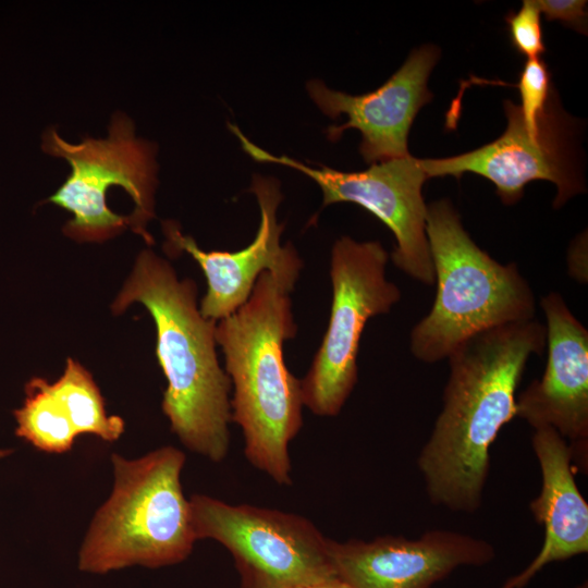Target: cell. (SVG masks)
Wrapping results in <instances>:
<instances>
[{
  "mask_svg": "<svg viewBox=\"0 0 588 588\" xmlns=\"http://www.w3.org/2000/svg\"><path fill=\"white\" fill-rule=\"evenodd\" d=\"M544 346L546 327L532 319L481 332L448 357L442 408L417 457L431 504L468 514L480 509L491 445L516 417L528 358Z\"/></svg>",
  "mask_w": 588,
  "mask_h": 588,
  "instance_id": "obj_1",
  "label": "cell"
},
{
  "mask_svg": "<svg viewBox=\"0 0 588 588\" xmlns=\"http://www.w3.org/2000/svg\"><path fill=\"white\" fill-rule=\"evenodd\" d=\"M291 245L282 260L258 277L250 296L216 326V342L234 387L231 421L245 440L249 463L280 485L291 483L289 444L303 426L301 380L287 369L283 345L296 324L291 293L302 269Z\"/></svg>",
  "mask_w": 588,
  "mask_h": 588,
  "instance_id": "obj_2",
  "label": "cell"
},
{
  "mask_svg": "<svg viewBox=\"0 0 588 588\" xmlns=\"http://www.w3.org/2000/svg\"><path fill=\"white\" fill-rule=\"evenodd\" d=\"M196 294L192 280L180 281L168 261L146 249L112 310L119 314L136 302L150 313L157 358L168 381L162 411L185 446L220 462L230 443L231 380L217 357L216 321L200 314Z\"/></svg>",
  "mask_w": 588,
  "mask_h": 588,
  "instance_id": "obj_3",
  "label": "cell"
},
{
  "mask_svg": "<svg viewBox=\"0 0 588 588\" xmlns=\"http://www.w3.org/2000/svg\"><path fill=\"white\" fill-rule=\"evenodd\" d=\"M426 234L437 293L411 332L417 359L440 362L481 332L535 319V295L516 264L502 265L477 246L449 199L427 206Z\"/></svg>",
  "mask_w": 588,
  "mask_h": 588,
  "instance_id": "obj_4",
  "label": "cell"
},
{
  "mask_svg": "<svg viewBox=\"0 0 588 588\" xmlns=\"http://www.w3.org/2000/svg\"><path fill=\"white\" fill-rule=\"evenodd\" d=\"M114 487L97 511L79 551L78 568L106 574L184 561L197 540L181 471L185 455L163 446L137 460L112 454Z\"/></svg>",
  "mask_w": 588,
  "mask_h": 588,
  "instance_id": "obj_5",
  "label": "cell"
},
{
  "mask_svg": "<svg viewBox=\"0 0 588 588\" xmlns=\"http://www.w3.org/2000/svg\"><path fill=\"white\" fill-rule=\"evenodd\" d=\"M42 150L65 159L71 173L50 203L73 213L64 233L82 242H101L126 226L148 244L157 184L155 146L136 137L132 120L118 112L106 138L85 137L71 144L54 127L42 135Z\"/></svg>",
  "mask_w": 588,
  "mask_h": 588,
  "instance_id": "obj_6",
  "label": "cell"
},
{
  "mask_svg": "<svg viewBox=\"0 0 588 588\" xmlns=\"http://www.w3.org/2000/svg\"><path fill=\"white\" fill-rule=\"evenodd\" d=\"M189 505L197 540L213 539L229 550L241 588H307L336 576L329 539L301 515L201 494Z\"/></svg>",
  "mask_w": 588,
  "mask_h": 588,
  "instance_id": "obj_7",
  "label": "cell"
},
{
  "mask_svg": "<svg viewBox=\"0 0 588 588\" xmlns=\"http://www.w3.org/2000/svg\"><path fill=\"white\" fill-rule=\"evenodd\" d=\"M389 256L377 241L338 240L331 253V314L322 342L301 380L303 405L318 416L340 413L358 378L357 355L366 322L401 298L387 280Z\"/></svg>",
  "mask_w": 588,
  "mask_h": 588,
  "instance_id": "obj_8",
  "label": "cell"
},
{
  "mask_svg": "<svg viewBox=\"0 0 588 588\" xmlns=\"http://www.w3.org/2000/svg\"><path fill=\"white\" fill-rule=\"evenodd\" d=\"M229 127L254 160L286 166L314 180L321 188L323 207L354 203L377 217L395 237L396 246L391 255L395 267L422 284H434L426 234L427 205L421 194L428 176L419 159L408 155L370 164L358 172L315 168L289 156H274L250 142L236 125Z\"/></svg>",
  "mask_w": 588,
  "mask_h": 588,
  "instance_id": "obj_9",
  "label": "cell"
},
{
  "mask_svg": "<svg viewBox=\"0 0 588 588\" xmlns=\"http://www.w3.org/2000/svg\"><path fill=\"white\" fill-rule=\"evenodd\" d=\"M504 112L507 126L495 140L457 156L419 159L428 179L445 175L460 179L466 172L479 174L494 184L504 205L517 203L525 186L536 180L556 185L554 208L584 192L571 150L573 126L559 107L556 94L552 91L537 135L527 131L518 105L505 100Z\"/></svg>",
  "mask_w": 588,
  "mask_h": 588,
  "instance_id": "obj_10",
  "label": "cell"
},
{
  "mask_svg": "<svg viewBox=\"0 0 588 588\" xmlns=\"http://www.w3.org/2000/svg\"><path fill=\"white\" fill-rule=\"evenodd\" d=\"M328 550L335 575L352 588H431L460 567H480L495 559L487 540L450 529H431L414 539H329Z\"/></svg>",
  "mask_w": 588,
  "mask_h": 588,
  "instance_id": "obj_11",
  "label": "cell"
},
{
  "mask_svg": "<svg viewBox=\"0 0 588 588\" xmlns=\"http://www.w3.org/2000/svg\"><path fill=\"white\" fill-rule=\"evenodd\" d=\"M439 57V49L432 45L414 49L383 85L363 95L336 91L321 81H309L308 95L320 111L332 119L347 118L344 124L328 127V138L335 142L344 131L358 130L359 152L370 164L408 156V134L420 108L432 98L427 84Z\"/></svg>",
  "mask_w": 588,
  "mask_h": 588,
  "instance_id": "obj_12",
  "label": "cell"
},
{
  "mask_svg": "<svg viewBox=\"0 0 588 588\" xmlns=\"http://www.w3.org/2000/svg\"><path fill=\"white\" fill-rule=\"evenodd\" d=\"M548 358L544 372L516 399V417L534 429L551 427L571 445L574 461L587 468L588 331L563 297H542Z\"/></svg>",
  "mask_w": 588,
  "mask_h": 588,
  "instance_id": "obj_13",
  "label": "cell"
},
{
  "mask_svg": "<svg viewBox=\"0 0 588 588\" xmlns=\"http://www.w3.org/2000/svg\"><path fill=\"white\" fill-rule=\"evenodd\" d=\"M250 191L260 208V223L254 241L237 252H204L192 236L181 233L177 223L163 222L167 250L188 253L204 271L207 292L199 310L213 321L229 317L245 304L260 273L275 267L291 246L280 244L284 224L277 219L282 200L279 182L254 175Z\"/></svg>",
  "mask_w": 588,
  "mask_h": 588,
  "instance_id": "obj_14",
  "label": "cell"
},
{
  "mask_svg": "<svg viewBox=\"0 0 588 588\" xmlns=\"http://www.w3.org/2000/svg\"><path fill=\"white\" fill-rule=\"evenodd\" d=\"M25 393L23 406L13 412L15 434L40 451L68 452L76 437L84 433L111 442L124 431L123 419L106 413L89 371L72 358H68L57 381L33 378L26 383Z\"/></svg>",
  "mask_w": 588,
  "mask_h": 588,
  "instance_id": "obj_15",
  "label": "cell"
},
{
  "mask_svg": "<svg viewBox=\"0 0 588 588\" xmlns=\"http://www.w3.org/2000/svg\"><path fill=\"white\" fill-rule=\"evenodd\" d=\"M534 430L531 446L541 488L529 509L543 527V542L534 560L500 588H525L547 565L588 552V503L576 483L572 448L551 427Z\"/></svg>",
  "mask_w": 588,
  "mask_h": 588,
  "instance_id": "obj_16",
  "label": "cell"
},
{
  "mask_svg": "<svg viewBox=\"0 0 588 588\" xmlns=\"http://www.w3.org/2000/svg\"><path fill=\"white\" fill-rule=\"evenodd\" d=\"M515 86L519 89L524 124L529 133L537 135L553 91L546 63L539 58L527 60Z\"/></svg>",
  "mask_w": 588,
  "mask_h": 588,
  "instance_id": "obj_17",
  "label": "cell"
},
{
  "mask_svg": "<svg viewBox=\"0 0 588 588\" xmlns=\"http://www.w3.org/2000/svg\"><path fill=\"white\" fill-rule=\"evenodd\" d=\"M537 1L524 0L520 9L506 16L512 46L522 56L538 59L546 50Z\"/></svg>",
  "mask_w": 588,
  "mask_h": 588,
  "instance_id": "obj_18",
  "label": "cell"
},
{
  "mask_svg": "<svg viewBox=\"0 0 588 588\" xmlns=\"http://www.w3.org/2000/svg\"><path fill=\"white\" fill-rule=\"evenodd\" d=\"M537 3L548 21H558L578 32L587 33V1L537 0Z\"/></svg>",
  "mask_w": 588,
  "mask_h": 588,
  "instance_id": "obj_19",
  "label": "cell"
},
{
  "mask_svg": "<svg viewBox=\"0 0 588 588\" xmlns=\"http://www.w3.org/2000/svg\"><path fill=\"white\" fill-rule=\"evenodd\" d=\"M307 588H352L348 584L343 581L338 576H333L322 583L307 587Z\"/></svg>",
  "mask_w": 588,
  "mask_h": 588,
  "instance_id": "obj_20",
  "label": "cell"
},
{
  "mask_svg": "<svg viewBox=\"0 0 588 588\" xmlns=\"http://www.w3.org/2000/svg\"><path fill=\"white\" fill-rule=\"evenodd\" d=\"M12 450H3L0 449V458L5 457L7 455L11 454Z\"/></svg>",
  "mask_w": 588,
  "mask_h": 588,
  "instance_id": "obj_21",
  "label": "cell"
},
{
  "mask_svg": "<svg viewBox=\"0 0 588 588\" xmlns=\"http://www.w3.org/2000/svg\"><path fill=\"white\" fill-rule=\"evenodd\" d=\"M575 588H588V583L584 581V583L577 585Z\"/></svg>",
  "mask_w": 588,
  "mask_h": 588,
  "instance_id": "obj_22",
  "label": "cell"
},
{
  "mask_svg": "<svg viewBox=\"0 0 588 588\" xmlns=\"http://www.w3.org/2000/svg\"><path fill=\"white\" fill-rule=\"evenodd\" d=\"M294 588H303V587H294Z\"/></svg>",
  "mask_w": 588,
  "mask_h": 588,
  "instance_id": "obj_23",
  "label": "cell"
}]
</instances>
